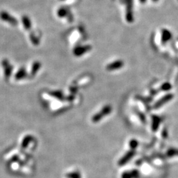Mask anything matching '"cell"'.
<instances>
[{
	"instance_id": "1",
	"label": "cell",
	"mask_w": 178,
	"mask_h": 178,
	"mask_svg": "<svg viewBox=\"0 0 178 178\" xmlns=\"http://www.w3.org/2000/svg\"><path fill=\"white\" fill-rule=\"evenodd\" d=\"M111 111V107L110 106H106L104 107L102 110H101L100 112H98L97 113H96L95 115L92 117V121L94 123H96V122L100 121V119L103 118L104 117L107 116L108 114L110 113Z\"/></svg>"
},
{
	"instance_id": "2",
	"label": "cell",
	"mask_w": 178,
	"mask_h": 178,
	"mask_svg": "<svg viewBox=\"0 0 178 178\" xmlns=\"http://www.w3.org/2000/svg\"><path fill=\"white\" fill-rule=\"evenodd\" d=\"M0 18L3 21L9 23L12 26H17L18 24V21L15 17H13L9 13L4 11L0 13Z\"/></svg>"
},
{
	"instance_id": "3",
	"label": "cell",
	"mask_w": 178,
	"mask_h": 178,
	"mask_svg": "<svg viewBox=\"0 0 178 178\" xmlns=\"http://www.w3.org/2000/svg\"><path fill=\"white\" fill-rule=\"evenodd\" d=\"M1 66L4 69V73L5 78L6 80L9 79L13 71V66L11 64L9 60L7 59H4L1 62Z\"/></svg>"
},
{
	"instance_id": "4",
	"label": "cell",
	"mask_w": 178,
	"mask_h": 178,
	"mask_svg": "<svg viewBox=\"0 0 178 178\" xmlns=\"http://www.w3.org/2000/svg\"><path fill=\"white\" fill-rule=\"evenodd\" d=\"M91 46L90 45H85V46H79L75 48L73 50L74 55L77 57H80L81 55L85 54L87 52H89L91 50Z\"/></svg>"
},
{
	"instance_id": "5",
	"label": "cell",
	"mask_w": 178,
	"mask_h": 178,
	"mask_svg": "<svg viewBox=\"0 0 178 178\" xmlns=\"http://www.w3.org/2000/svg\"><path fill=\"white\" fill-rule=\"evenodd\" d=\"M135 152L133 150H131L129 151V152H127L126 155H125L123 156V158H122L121 160L119 161V162H118L119 165L123 166L126 164H127L130 160H131V159L133 158V157L135 155Z\"/></svg>"
},
{
	"instance_id": "6",
	"label": "cell",
	"mask_w": 178,
	"mask_h": 178,
	"mask_svg": "<svg viewBox=\"0 0 178 178\" xmlns=\"http://www.w3.org/2000/svg\"><path fill=\"white\" fill-rule=\"evenodd\" d=\"M124 65L123 62L121 60H118L116 62H113V63H111L110 64H108L106 67V69L108 71H113V70H117L121 68Z\"/></svg>"
},
{
	"instance_id": "7",
	"label": "cell",
	"mask_w": 178,
	"mask_h": 178,
	"mask_svg": "<svg viewBox=\"0 0 178 178\" xmlns=\"http://www.w3.org/2000/svg\"><path fill=\"white\" fill-rule=\"evenodd\" d=\"M173 97H174V96L172 94H168V95L165 96H164L163 98H162L161 100L158 101V102L155 104V106H154V108H155V109H157L158 108L161 107V106L164 105V104L169 102V100H172V98Z\"/></svg>"
},
{
	"instance_id": "8",
	"label": "cell",
	"mask_w": 178,
	"mask_h": 178,
	"mask_svg": "<svg viewBox=\"0 0 178 178\" xmlns=\"http://www.w3.org/2000/svg\"><path fill=\"white\" fill-rule=\"evenodd\" d=\"M140 176L139 172L137 169H133L130 172H126L122 174L121 178H139Z\"/></svg>"
},
{
	"instance_id": "9",
	"label": "cell",
	"mask_w": 178,
	"mask_h": 178,
	"mask_svg": "<svg viewBox=\"0 0 178 178\" xmlns=\"http://www.w3.org/2000/svg\"><path fill=\"white\" fill-rule=\"evenodd\" d=\"M26 75H27V73H26L25 69L24 67H21L17 71V72L16 73L15 75V79L17 81L22 80V79L26 77Z\"/></svg>"
},
{
	"instance_id": "10",
	"label": "cell",
	"mask_w": 178,
	"mask_h": 178,
	"mask_svg": "<svg viewBox=\"0 0 178 178\" xmlns=\"http://www.w3.org/2000/svg\"><path fill=\"white\" fill-rule=\"evenodd\" d=\"M40 67H41V63H40L38 62V61H36V62H34L33 63V64L32 65L31 70L30 71V75L32 77L35 76L36 75L37 72H38L40 69Z\"/></svg>"
},
{
	"instance_id": "11",
	"label": "cell",
	"mask_w": 178,
	"mask_h": 178,
	"mask_svg": "<svg viewBox=\"0 0 178 178\" xmlns=\"http://www.w3.org/2000/svg\"><path fill=\"white\" fill-rule=\"evenodd\" d=\"M22 23L24 28H25L26 30H29L32 27V23H31V21L30 20V18H28V17L26 15H24L22 17Z\"/></svg>"
},
{
	"instance_id": "12",
	"label": "cell",
	"mask_w": 178,
	"mask_h": 178,
	"mask_svg": "<svg viewBox=\"0 0 178 178\" xmlns=\"http://www.w3.org/2000/svg\"><path fill=\"white\" fill-rule=\"evenodd\" d=\"M57 16L60 18H64L65 17L69 15V11L67 8L65 7H61L57 10Z\"/></svg>"
},
{
	"instance_id": "13",
	"label": "cell",
	"mask_w": 178,
	"mask_h": 178,
	"mask_svg": "<svg viewBox=\"0 0 178 178\" xmlns=\"http://www.w3.org/2000/svg\"><path fill=\"white\" fill-rule=\"evenodd\" d=\"M160 120L158 117H154L153 118V122H152V128L154 131H156V130L158 129L159 125H160Z\"/></svg>"
},
{
	"instance_id": "14",
	"label": "cell",
	"mask_w": 178,
	"mask_h": 178,
	"mask_svg": "<svg viewBox=\"0 0 178 178\" xmlns=\"http://www.w3.org/2000/svg\"><path fill=\"white\" fill-rule=\"evenodd\" d=\"M178 155V149L174 148H171L167 151V156L168 157H172V156Z\"/></svg>"
},
{
	"instance_id": "15",
	"label": "cell",
	"mask_w": 178,
	"mask_h": 178,
	"mask_svg": "<svg viewBox=\"0 0 178 178\" xmlns=\"http://www.w3.org/2000/svg\"><path fill=\"white\" fill-rule=\"evenodd\" d=\"M30 39L32 43H33L34 45H35V46H37V45L39 44L40 43L39 39L34 33L30 34Z\"/></svg>"
},
{
	"instance_id": "16",
	"label": "cell",
	"mask_w": 178,
	"mask_h": 178,
	"mask_svg": "<svg viewBox=\"0 0 178 178\" xmlns=\"http://www.w3.org/2000/svg\"><path fill=\"white\" fill-rule=\"evenodd\" d=\"M50 94H51V96H52L58 98V99L62 100V99H63V93L61 92L60 91H58V90H55V91L51 92V93H50Z\"/></svg>"
},
{
	"instance_id": "17",
	"label": "cell",
	"mask_w": 178,
	"mask_h": 178,
	"mask_svg": "<svg viewBox=\"0 0 178 178\" xmlns=\"http://www.w3.org/2000/svg\"><path fill=\"white\" fill-rule=\"evenodd\" d=\"M138 145H139V143H138L136 139H132L130 140L129 147L131 148V150H134L135 148H137L138 147Z\"/></svg>"
},
{
	"instance_id": "18",
	"label": "cell",
	"mask_w": 178,
	"mask_h": 178,
	"mask_svg": "<svg viewBox=\"0 0 178 178\" xmlns=\"http://www.w3.org/2000/svg\"><path fill=\"white\" fill-rule=\"evenodd\" d=\"M170 37H171V34L168 31H164V37H163L164 40H168L169 38H170Z\"/></svg>"
},
{
	"instance_id": "19",
	"label": "cell",
	"mask_w": 178,
	"mask_h": 178,
	"mask_svg": "<svg viewBox=\"0 0 178 178\" xmlns=\"http://www.w3.org/2000/svg\"><path fill=\"white\" fill-rule=\"evenodd\" d=\"M140 1H141L142 2H144L145 1V0H140Z\"/></svg>"
},
{
	"instance_id": "20",
	"label": "cell",
	"mask_w": 178,
	"mask_h": 178,
	"mask_svg": "<svg viewBox=\"0 0 178 178\" xmlns=\"http://www.w3.org/2000/svg\"><path fill=\"white\" fill-rule=\"evenodd\" d=\"M154 1H157V0H154Z\"/></svg>"
}]
</instances>
